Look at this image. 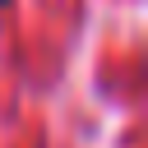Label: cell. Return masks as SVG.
<instances>
[{
    "label": "cell",
    "mask_w": 148,
    "mask_h": 148,
    "mask_svg": "<svg viewBox=\"0 0 148 148\" xmlns=\"http://www.w3.org/2000/svg\"><path fill=\"white\" fill-rule=\"evenodd\" d=\"M0 5H5V0H0Z\"/></svg>",
    "instance_id": "cell-1"
}]
</instances>
